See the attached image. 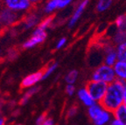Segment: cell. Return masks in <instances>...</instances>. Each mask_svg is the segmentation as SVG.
I'll return each mask as SVG.
<instances>
[{"label": "cell", "mask_w": 126, "mask_h": 125, "mask_svg": "<svg viewBox=\"0 0 126 125\" xmlns=\"http://www.w3.org/2000/svg\"><path fill=\"white\" fill-rule=\"evenodd\" d=\"M57 66H58L57 63H53V64L50 65V66L43 72V77H42V80H46L47 78H48V77H49L50 75H51V74H53L55 70H56Z\"/></svg>", "instance_id": "cell-20"}, {"label": "cell", "mask_w": 126, "mask_h": 125, "mask_svg": "<svg viewBox=\"0 0 126 125\" xmlns=\"http://www.w3.org/2000/svg\"><path fill=\"white\" fill-rule=\"evenodd\" d=\"M53 20V16H49V17H47V18H45L44 20H42V21L38 25V27L41 28L42 30L46 31L47 28L48 27V26H50V25L52 24Z\"/></svg>", "instance_id": "cell-21"}, {"label": "cell", "mask_w": 126, "mask_h": 125, "mask_svg": "<svg viewBox=\"0 0 126 125\" xmlns=\"http://www.w3.org/2000/svg\"><path fill=\"white\" fill-rule=\"evenodd\" d=\"M110 125H124V124H123L121 122H119L118 120H116V119H113L112 121L110 122Z\"/></svg>", "instance_id": "cell-27"}, {"label": "cell", "mask_w": 126, "mask_h": 125, "mask_svg": "<svg viewBox=\"0 0 126 125\" xmlns=\"http://www.w3.org/2000/svg\"><path fill=\"white\" fill-rule=\"evenodd\" d=\"M18 18H19V16H18V12L5 8L2 10V12H1L0 23L2 24L3 26H9L13 25L16 21H18Z\"/></svg>", "instance_id": "cell-6"}, {"label": "cell", "mask_w": 126, "mask_h": 125, "mask_svg": "<svg viewBox=\"0 0 126 125\" xmlns=\"http://www.w3.org/2000/svg\"><path fill=\"white\" fill-rule=\"evenodd\" d=\"M124 103L126 104V84L124 86Z\"/></svg>", "instance_id": "cell-29"}, {"label": "cell", "mask_w": 126, "mask_h": 125, "mask_svg": "<svg viewBox=\"0 0 126 125\" xmlns=\"http://www.w3.org/2000/svg\"><path fill=\"white\" fill-rule=\"evenodd\" d=\"M114 71L119 80L126 81V62L118 61L114 66Z\"/></svg>", "instance_id": "cell-9"}, {"label": "cell", "mask_w": 126, "mask_h": 125, "mask_svg": "<svg viewBox=\"0 0 126 125\" xmlns=\"http://www.w3.org/2000/svg\"><path fill=\"white\" fill-rule=\"evenodd\" d=\"M78 96H79V99L83 102V104L88 106L89 108L95 104L94 100L91 97V95L89 94V93L88 92V90L86 88H81V89L79 90Z\"/></svg>", "instance_id": "cell-10"}, {"label": "cell", "mask_w": 126, "mask_h": 125, "mask_svg": "<svg viewBox=\"0 0 126 125\" xmlns=\"http://www.w3.org/2000/svg\"><path fill=\"white\" fill-rule=\"evenodd\" d=\"M77 111H78V108L77 106H72L67 111V117H73L77 114Z\"/></svg>", "instance_id": "cell-22"}, {"label": "cell", "mask_w": 126, "mask_h": 125, "mask_svg": "<svg viewBox=\"0 0 126 125\" xmlns=\"http://www.w3.org/2000/svg\"><path fill=\"white\" fill-rule=\"evenodd\" d=\"M60 2H61V0H49L44 7V12L48 14L53 12L56 9H59Z\"/></svg>", "instance_id": "cell-15"}, {"label": "cell", "mask_w": 126, "mask_h": 125, "mask_svg": "<svg viewBox=\"0 0 126 125\" xmlns=\"http://www.w3.org/2000/svg\"><path fill=\"white\" fill-rule=\"evenodd\" d=\"M92 80L102 81L107 84L112 83L114 80H116V74L114 69L108 65H101L93 73Z\"/></svg>", "instance_id": "cell-2"}, {"label": "cell", "mask_w": 126, "mask_h": 125, "mask_svg": "<svg viewBox=\"0 0 126 125\" xmlns=\"http://www.w3.org/2000/svg\"><path fill=\"white\" fill-rule=\"evenodd\" d=\"M109 84L102 81H95V80H90L87 82L86 89L91 95V97L94 100V102H98V103L104 97L106 91L108 89Z\"/></svg>", "instance_id": "cell-3"}, {"label": "cell", "mask_w": 126, "mask_h": 125, "mask_svg": "<svg viewBox=\"0 0 126 125\" xmlns=\"http://www.w3.org/2000/svg\"><path fill=\"white\" fill-rule=\"evenodd\" d=\"M103 108L100 105V104H94V105L91 106L89 108V110H88V114H89V116L91 120H94L95 118L99 115V114L102 111Z\"/></svg>", "instance_id": "cell-13"}, {"label": "cell", "mask_w": 126, "mask_h": 125, "mask_svg": "<svg viewBox=\"0 0 126 125\" xmlns=\"http://www.w3.org/2000/svg\"><path fill=\"white\" fill-rule=\"evenodd\" d=\"M7 9L16 12H26L31 7L30 0H3Z\"/></svg>", "instance_id": "cell-5"}, {"label": "cell", "mask_w": 126, "mask_h": 125, "mask_svg": "<svg viewBox=\"0 0 126 125\" xmlns=\"http://www.w3.org/2000/svg\"><path fill=\"white\" fill-rule=\"evenodd\" d=\"M46 39H47V31L37 26L32 31V37L23 44V47L26 49L32 48L44 42Z\"/></svg>", "instance_id": "cell-4"}, {"label": "cell", "mask_w": 126, "mask_h": 125, "mask_svg": "<svg viewBox=\"0 0 126 125\" xmlns=\"http://www.w3.org/2000/svg\"><path fill=\"white\" fill-rule=\"evenodd\" d=\"M110 121V112L106 109H102V111L99 114L94 120H93V123L94 125H105Z\"/></svg>", "instance_id": "cell-11"}, {"label": "cell", "mask_w": 126, "mask_h": 125, "mask_svg": "<svg viewBox=\"0 0 126 125\" xmlns=\"http://www.w3.org/2000/svg\"><path fill=\"white\" fill-rule=\"evenodd\" d=\"M77 75H78V72L76 70H72L67 74V76L65 77V80L67 84H74L77 79Z\"/></svg>", "instance_id": "cell-19"}, {"label": "cell", "mask_w": 126, "mask_h": 125, "mask_svg": "<svg viewBox=\"0 0 126 125\" xmlns=\"http://www.w3.org/2000/svg\"><path fill=\"white\" fill-rule=\"evenodd\" d=\"M40 0H30L31 4H36V3H39Z\"/></svg>", "instance_id": "cell-30"}, {"label": "cell", "mask_w": 126, "mask_h": 125, "mask_svg": "<svg viewBox=\"0 0 126 125\" xmlns=\"http://www.w3.org/2000/svg\"><path fill=\"white\" fill-rule=\"evenodd\" d=\"M42 77H43V72L42 71H37L35 73H32V74H29L23 79L21 82V87L23 88H32L39 81L42 80Z\"/></svg>", "instance_id": "cell-7"}, {"label": "cell", "mask_w": 126, "mask_h": 125, "mask_svg": "<svg viewBox=\"0 0 126 125\" xmlns=\"http://www.w3.org/2000/svg\"><path fill=\"white\" fill-rule=\"evenodd\" d=\"M111 3H112V0H99L96 6L97 12H103V11L107 10L110 6Z\"/></svg>", "instance_id": "cell-18"}, {"label": "cell", "mask_w": 126, "mask_h": 125, "mask_svg": "<svg viewBox=\"0 0 126 125\" xmlns=\"http://www.w3.org/2000/svg\"><path fill=\"white\" fill-rule=\"evenodd\" d=\"M0 125H4V118H0Z\"/></svg>", "instance_id": "cell-31"}, {"label": "cell", "mask_w": 126, "mask_h": 125, "mask_svg": "<svg viewBox=\"0 0 126 125\" xmlns=\"http://www.w3.org/2000/svg\"><path fill=\"white\" fill-rule=\"evenodd\" d=\"M18 125H21V124H18Z\"/></svg>", "instance_id": "cell-33"}, {"label": "cell", "mask_w": 126, "mask_h": 125, "mask_svg": "<svg viewBox=\"0 0 126 125\" xmlns=\"http://www.w3.org/2000/svg\"><path fill=\"white\" fill-rule=\"evenodd\" d=\"M38 21H39V18L36 15L32 14V15L28 16L26 18V19L24 22V26L26 28H32L38 23Z\"/></svg>", "instance_id": "cell-17"}, {"label": "cell", "mask_w": 126, "mask_h": 125, "mask_svg": "<svg viewBox=\"0 0 126 125\" xmlns=\"http://www.w3.org/2000/svg\"><path fill=\"white\" fill-rule=\"evenodd\" d=\"M66 42H67V39H66V38H61V39L57 42V44H56V49L62 48V47L65 46Z\"/></svg>", "instance_id": "cell-25"}, {"label": "cell", "mask_w": 126, "mask_h": 125, "mask_svg": "<svg viewBox=\"0 0 126 125\" xmlns=\"http://www.w3.org/2000/svg\"><path fill=\"white\" fill-rule=\"evenodd\" d=\"M42 125H53V119H47L46 122Z\"/></svg>", "instance_id": "cell-28"}, {"label": "cell", "mask_w": 126, "mask_h": 125, "mask_svg": "<svg viewBox=\"0 0 126 125\" xmlns=\"http://www.w3.org/2000/svg\"><path fill=\"white\" fill-rule=\"evenodd\" d=\"M124 81L119 79L109 84L104 97L99 102L104 109L113 112L124 104Z\"/></svg>", "instance_id": "cell-1"}, {"label": "cell", "mask_w": 126, "mask_h": 125, "mask_svg": "<svg viewBox=\"0 0 126 125\" xmlns=\"http://www.w3.org/2000/svg\"><path fill=\"white\" fill-rule=\"evenodd\" d=\"M66 92L68 95H73L75 92V88L73 84H67L66 87Z\"/></svg>", "instance_id": "cell-23"}, {"label": "cell", "mask_w": 126, "mask_h": 125, "mask_svg": "<svg viewBox=\"0 0 126 125\" xmlns=\"http://www.w3.org/2000/svg\"><path fill=\"white\" fill-rule=\"evenodd\" d=\"M112 114L114 115L115 119L118 120L123 124L126 125V104L125 103L122 104L120 107H118Z\"/></svg>", "instance_id": "cell-12"}, {"label": "cell", "mask_w": 126, "mask_h": 125, "mask_svg": "<svg viewBox=\"0 0 126 125\" xmlns=\"http://www.w3.org/2000/svg\"><path fill=\"white\" fill-rule=\"evenodd\" d=\"M88 3H89V0H83L82 2H81V4L78 5V7L76 8L75 12H74L73 16H72V18H71L70 20H69V23H68L69 28H72L75 25V23L77 22V20H78L79 18L81 17V13L83 12L84 9L86 8Z\"/></svg>", "instance_id": "cell-8"}, {"label": "cell", "mask_w": 126, "mask_h": 125, "mask_svg": "<svg viewBox=\"0 0 126 125\" xmlns=\"http://www.w3.org/2000/svg\"><path fill=\"white\" fill-rule=\"evenodd\" d=\"M71 2H72V0H61V2H60V4H59V9L65 8L66 6L68 5Z\"/></svg>", "instance_id": "cell-26"}, {"label": "cell", "mask_w": 126, "mask_h": 125, "mask_svg": "<svg viewBox=\"0 0 126 125\" xmlns=\"http://www.w3.org/2000/svg\"><path fill=\"white\" fill-rule=\"evenodd\" d=\"M1 12H2V10H1V7H0V17H1Z\"/></svg>", "instance_id": "cell-32"}, {"label": "cell", "mask_w": 126, "mask_h": 125, "mask_svg": "<svg viewBox=\"0 0 126 125\" xmlns=\"http://www.w3.org/2000/svg\"><path fill=\"white\" fill-rule=\"evenodd\" d=\"M116 52H117V58L119 59V61L126 62V42L118 46Z\"/></svg>", "instance_id": "cell-16"}, {"label": "cell", "mask_w": 126, "mask_h": 125, "mask_svg": "<svg viewBox=\"0 0 126 125\" xmlns=\"http://www.w3.org/2000/svg\"><path fill=\"white\" fill-rule=\"evenodd\" d=\"M38 91H39V88H38V87H32V88H31L29 90H27V91L25 93V94L23 95V97L20 99V101H19L20 105H25V104L27 103V102L30 100V98L35 93H37Z\"/></svg>", "instance_id": "cell-14"}, {"label": "cell", "mask_w": 126, "mask_h": 125, "mask_svg": "<svg viewBox=\"0 0 126 125\" xmlns=\"http://www.w3.org/2000/svg\"><path fill=\"white\" fill-rule=\"evenodd\" d=\"M46 120H47V115H46V114L40 115L39 117L37 118V120H36V124L37 125H42L46 122Z\"/></svg>", "instance_id": "cell-24"}]
</instances>
